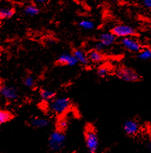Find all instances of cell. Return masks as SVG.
Returning <instances> with one entry per match:
<instances>
[{"mask_svg": "<svg viewBox=\"0 0 151 153\" xmlns=\"http://www.w3.org/2000/svg\"><path fill=\"white\" fill-rule=\"evenodd\" d=\"M122 128L126 136L134 137L139 133L141 130V126L136 120L128 119L123 123Z\"/></svg>", "mask_w": 151, "mask_h": 153, "instance_id": "obj_7", "label": "cell"}, {"mask_svg": "<svg viewBox=\"0 0 151 153\" xmlns=\"http://www.w3.org/2000/svg\"><path fill=\"white\" fill-rule=\"evenodd\" d=\"M112 33L116 37H133L136 35V31L134 27L128 25L120 24L115 25L113 28Z\"/></svg>", "mask_w": 151, "mask_h": 153, "instance_id": "obj_6", "label": "cell"}, {"mask_svg": "<svg viewBox=\"0 0 151 153\" xmlns=\"http://www.w3.org/2000/svg\"><path fill=\"white\" fill-rule=\"evenodd\" d=\"M24 13L28 16H35L39 13V9L35 5H28L24 9Z\"/></svg>", "mask_w": 151, "mask_h": 153, "instance_id": "obj_19", "label": "cell"}, {"mask_svg": "<svg viewBox=\"0 0 151 153\" xmlns=\"http://www.w3.org/2000/svg\"><path fill=\"white\" fill-rule=\"evenodd\" d=\"M58 63L62 65H67L69 67L75 66L78 63L75 57L73 54L69 53H63L59 56L58 59Z\"/></svg>", "mask_w": 151, "mask_h": 153, "instance_id": "obj_10", "label": "cell"}, {"mask_svg": "<svg viewBox=\"0 0 151 153\" xmlns=\"http://www.w3.org/2000/svg\"><path fill=\"white\" fill-rule=\"evenodd\" d=\"M121 45L125 50L131 53H139L143 49L140 42L132 37L122 38Z\"/></svg>", "mask_w": 151, "mask_h": 153, "instance_id": "obj_8", "label": "cell"}, {"mask_svg": "<svg viewBox=\"0 0 151 153\" xmlns=\"http://www.w3.org/2000/svg\"><path fill=\"white\" fill-rule=\"evenodd\" d=\"M105 48H106V47L104 45H103V44L99 41L95 43L94 45V50L99 51V52H102L103 51L105 50Z\"/></svg>", "mask_w": 151, "mask_h": 153, "instance_id": "obj_23", "label": "cell"}, {"mask_svg": "<svg viewBox=\"0 0 151 153\" xmlns=\"http://www.w3.org/2000/svg\"><path fill=\"white\" fill-rule=\"evenodd\" d=\"M99 41L104 45L106 48L114 45L116 41V37L113 33H105L100 35Z\"/></svg>", "mask_w": 151, "mask_h": 153, "instance_id": "obj_11", "label": "cell"}, {"mask_svg": "<svg viewBox=\"0 0 151 153\" xmlns=\"http://www.w3.org/2000/svg\"><path fill=\"white\" fill-rule=\"evenodd\" d=\"M87 54L88 60L93 63L97 64L100 63V62L104 60V56H103L102 52H99V51H97L94 49L90 50Z\"/></svg>", "mask_w": 151, "mask_h": 153, "instance_id": "obj_14", "label": "cell"}, {"mask_svg": "<svg viewBox=\"0 0 151 153\" xmlns=\"http://www.w3.org/2000/svg\"><path fill=\"white\" fill-rule=\"evenodd\" d=\"M71 106V102L67 97H56L49 102L48 108L53 114L57 115H62L65 114Z\"/></svg>", "mask_w": 151, "mask_h": 153, "instance_id": "obj_2", "label": "cell"}, {"mask_svg": "<svg viewBox=\"0 0 151 153\" xmlns=\"http://www.w3.org/2000/svg\"><path fill=\"white\" fill-rule=\"evenodd\" d=\"M23 85L28 89L34 88L36 85L35 79L32 76L28 75L27 76H26V77L24 78Z\"/></svg>", "mask_w": 151, "mask_h": 153, "instance_id": "obj_18", "label": "cell"}, {"mask_svg": "<svg viewBox=\"0 0 151 153\" xmlns=\"http://www.w3.org/2000/svg\"><path fill=\"white\" fill-rule=\"evenodd\" d=\"M79 27L84 29V30H92V29L94 27V24L92 22L88 20H84L80 21L79 23Z\"/></svg>", "mask_w": 151, "mask_h": 153, "instance_id": "obj_20", "label": "cell"}, {"mask_svg": "<svg viewBox=\"0 0 151 153\" xmlns=\"http://www.w3.org/2000/svg\"><path fill=\"white\" fill-rule=\"evenodd\" d=\"M68 126V119L66 117H62L57 123V128L64 131Z\"/></svg>", "mask_w": 151, "mask_h": 153, "instance_id": "obj_21", "label": "cell"}, {"mask_svg": "<svg viewBox=\"0 0 151 153\" xmlns=\"http://www.w3.org/2000/svg\"><path fill=\"white\" fill-rule=\"evenodd\" d=\"M85 145L89 153H96L99 147V137L96 131L92 126H87L84 132Z\"/></svg>", "mask_w": 151, "mask_h": 153, "instance_id": "obj_3", "label": "cell"}, {"mask_svg": "<svg viewBox=\"0 0 151 153\" xmlns=\"http://www.w3.org/2000/svg\"><path fill=\"white\" fill-rule=\"evenodd\" d=\"M73 56L75 57L78 63L82 64L83 65H87L89 63V60H88V54L85 53L84 51L80 49H76L73 52Z\"/></svg>", "mask_w": 151, "mask_h": 153, "instance_id": "obj_12", "label": "cell"}, {"mask_svg": "<svg viewBox=\"0 0 151 153\" xmlns=\"http://www.w3.org/2000/svg\"><path fill=\"white\" fill-rule=\"evenodd\" d=\"M138 58L142 61H149L151 59V48H143L138 53Z\"/></svg>", "mask_w": 151, "mask_h": 153, "instance_id": "obj_17", "label": "cell"}, {"mask_svg": "<svg viewBox=\"0 0 151 153\" xmlns=\"http://www.w3.org/2000/svg\"><path fill=\"white\" fill-rule=\"evenodd\" d=\"M1 96L9 101H15L19 97V91L17 87L13 85L3 84L0 87Z\"/></svg>", "mask_w": 151, "mask_h": 153, "instance_id": "obj_5", "label": "cell"}, {"mask_svg": "<svg viewBox=\"0 0 151 153\" xmlns=\"http://www.w3.org/2000/svg\"><path fill=\"white\" fill-rule=\"evenodd\" d=\"M69 153H77L75 151H72V152H69Z\"/></svg>", "mask_w": 151, "mask_h": 153, "instance_id": "obj_27", "label": "cell"}, {"mask_svg": "<svg viewBox=\"0 0 151 153\" xmlns=\"http://www.w3.org/2000/svg\"><path fill=\"white\" fill-rule=\"evenodd\" d=\"M34 1L37 3H44V2L47 1V0H34Z\"/></svg>", "mask_w": 151, "mask_h": 153, "instance_id": "obj_26", "label": "cell"}, {"mask_svg": "<svg viewBox=\"0 0 151 153\" xmlns=\"http://www.w3.org/2000/svg\"><path fill=\"white\" fill-rule=\"evenodd\" d=\"M66 143V136L64 131L56 129L50 134L48 140V147L53 153H58L64 149Z\"/></svg>", "mask_w": 151, "mask_h": 153, "instance_id": "obj_1", "label": "cell"}, {"mask_svg": "<svg viewBox=\"0 0 151 153\" xmlns=\"http://www.w3.org/2000/svg\"><path fill=\"white\" fill-rule=\"evenodd\" d=\"M14 13L13 9L9 7H3L0 10V18L1 19H9L11 18Z\"/></svg>", "mask_w": 151, "mask_h": 153, "instance_id": "obj_15", "label": "cell"}, {"mask_svg": "<svg viewBox=\"0 0 151 153\" xmlns=\"http://www.w3.org/2000/svg\"><path fill=\"white\" fill-rule=\"evenodd\" d=\"M39 94L41 100L44 102H49L56 97V92L54 91L47 88L41 89L39 92Z\"/></svg>", "mask_w": 151, "mask_h": 153, "instance_id": "obj_13", "label": "cell"}, {"mask_svg": "<svg viewBox=\"0 0 151 153\" xmlns=\"http://www.w3.org/2000/svg\"><path fill=\"white\" fill-rule=\"evenodd\" d=\"M13 118L12 113L6 110H2L0 111V124L3 125L10 121Z\"/></svg>", "mask_w": 151, "mask_h": 153, "instance_id": "obj_16", "label": "cell"}, {"mask_svg": "<svg viewBox=\"0 0 151 153\" xmlns=\"http://www.w3.org/2000/svg\"><path fill=\"white\" fill-rule=\"evenodd\" d=\"M97 74L99 78H105L109 74V71L107 68L101 67L98 69Z\"/></svg>", "mask_w": 151, "mask_h": 153, "instance_id": "obj_22", "label": "cell"}, {"mask_svg": "<svg viewBox=\"0 0 151 153\" xmlns=\"http://www.w3.org/2000/svg\"><path fill=\"white\" fill-rule=\"evenodd\" d=\"M146 148L150 152H151V141H148L146 142Z\"/></svg>", "mask_w": 151, "mask_h": 153, "instance_id": "obj_25", "label": "cell"}, {"mask_svg": "<svg viewBox=\"0 0 151 153\" xmlns=\"http://www.w3.org/2000/svg\"><path fill=\"white\" fill-rule=\"evenodd\" d=\"M143 5L147 8L151 9V0H143Z\"/></svg>", "mask_w": 151, "mask_h": 153, "instance_id": "obj_24", "label": "cell"}, {"mask_svg": "<svg viewBox=\"0 0 151 153\" xmlns=\"http://www.w3.org/2000/svg\"><path fill=\"white\" fill-rule=\"evenodd\" d=\"M115 74L118 78L126 82H137L141 79V76L137 72L125 66L117 68Z\"/></svg>", "mask_w": 151, "mask_h": 153, "instance_id": "obj_4", "label": "cell"}, {"mask_svg": "<svg viewBox=\"0 0 151 153\" xmlns=\"http://www.w3.org/2000/svg\"><path fill=\"white\" fill-rule=\"evenodd\" d=\"M50 120L43 117H34L29 120V125L32 128L40 129L45 128L50 125Z\"/></svg>", "mask_w": 151, "mask_h": 153, "instance_id": "obj_9", "label": "cell"}, {"mask_svg": "<svg viewBox=\"0 0 151 153\" xmlns=\"http://www.w3.org/2000/svg\"><path fill=\"white\" fill-rule=\"evenodd\" d=\"M112 1H119V0H112Z\"/></svg>", "mask_w": 151, "mask_h": 153, "instance_id": "obj_28", "label": "cell"}]
</instances>
